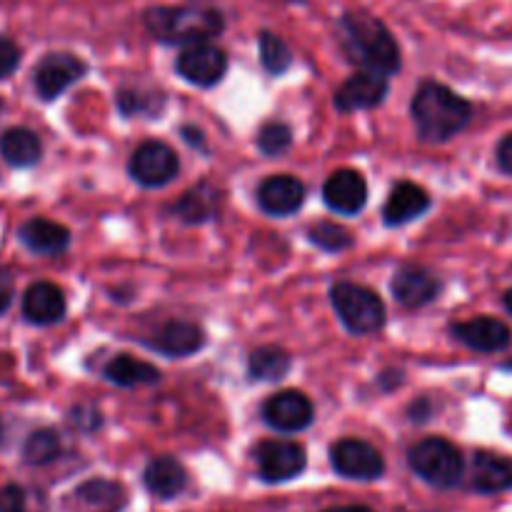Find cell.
Wrapping results in <instances>:
<instances>
[{
	"label": "cell",
	"instance_id": "6da1fadb",
	"mask_svg": "<svg viewBox=\"0 0 512 512\" xmlns=\"http://www.w3.org/2000/svg\"><path fill=\"white\" fill-rule=\"evenodd\" d=\"M338 35L345 55L370 73L393 75L400 70L398 43L373 15L345 13L338 23Z\"/></svg>",
	"mask_w": 512,
	"mask_h": 512
},
{
	"label": "cell",
	"instance_id": "7a4b0ae2",
	"mask_svg": "<svg viewBox=\"0 0 512 512\" xmlns=\"http://www.w3.org/2000/svg\"><path fill=\"white\" fill-rule=\"evenodd\" d=\"M473 108L445 85L423 83L413 98V120L418 135L428 143H445L470 123Z\"/></svg>",
	"mask_w": 512,
	"mask_h": 512
},
{
	"label": "cell",
	"instance_id": "3957f363",
	"mask_svg": "<svg viewBox=\"0 0 512 512\" xmlns=\"http://www.w3.org/2000/svg\"><path fill=\"white\" fill-rule=\"evenodd\" d=\"M145 28L155 40L165 45H200L223 30V15L215 8H195V5H178V8L145 10Z\"/></svg>",
	"mask_w": 512,
	"mask_h": 512
},
{
	"label": "cell",
	"instance_id": "277c9868",
	"mask_svg": "<svg viewBox=\"0 0 512 512\" xmlns=\"http://www.w3.org/2000/svg\"><path fill=\"white\" fill-rule=\"evenodd\" d=\"M330 300L345 328L355 335L378 333L385 323V305L378 293L355 283H338L330 290Z\"/></svg>",
	"mask_w": 512,
	"mask_h": 512
},
{
	"label": "cell",
	"instance_id": "5b68a950",
	"mask_svg": "<svg viewBox=\"0 0 512 512\" xmlns=\"http://www.w3.org/2000/svg\"><path fill=\"white\" fill-rule=\"evenodd\" d=\"M410 468L435 488H455L463 480V455L450 440L428 438L410 450Z\"/></svg>",
	"mask_w": 512,
	"mask_h": 512
},
{
	"label": "cell",
	"instance_id": "8992f818",
	"mask_svg": "<svg viewBox=\"0 0 512 512\" xmlns=\"http://www.w3.org/2000/svg\"><path fill=\"white\" fill-rule=\"evenodd\" d=\"M178 170V155H175V150L170 145L160 143V140H148L130 158V175L143 188L168 185L178 175Z\"/></svg>",
	"mask_w": 512,
	"mask_h": 512
},
{
	"label": "cell",
	"instance_id": "52a82bcc",
	"mask_svg": "<svg viewBox=\"0 0 512 512\" xmlns=\"http://www.w3.org/2000/svg\"><path fill=\"white\" fill-rule=\"evenodd\" d=\"M255 463L265 483H288L305 470V448L293 440H265L255 450Z\"/></svg>",
	"mask_w": 512,
	"mask_h": 512
},
{
	"label": "cell",
	"instance_id": "ba28073f",
	"mask_svg": "<svg viewBox=\"0 0 512 512\" xmlns=\"http://www.w3.org/2000/svg\"><path fill=\"white\" fill-rule=\"evenodd\" d=\"M335 473L350 480H375L385 473V460L370 443L358 438L340 440L330 448Z\"/></svg>",
	"mask_w": 512,
	"mask_h": 512
},
{
	"label": "cell",
	"instance_id": "9c48e42d",
	"mask_svg": "<svg viewBox=\"0 0 512 512\" xmlns=\"http://www.w3.org/2000/svg\"><path fill=\"white\" fill-rule=\"evenodd\" d=\"M313 403L300 390H280L270 395L263 405V418L270 428L280 433H298L313 423Z\"/></svg>",
	"mask_w": 512,
	"mask_h": 512
},
{
	"label": "cell",
	"instance_id": "30bf717a",
	"mask_svg": "<svg viewBox=\"0 0 512 512\" xmlns=\"http://www.w3.org/2000/svg\"><path fill=\"white\" fill-rule=\"evenodd\" d=\"M85 75V63L73 53H50L38 63L33 75L35 90L43 100H55L60 93Z\"/></svg>",
	"mask_w": 512,
	"mask_h": 512
},
{
	"label": "cell",
	"instance_id": "8fae6325",
	"mask_svg": "<svg viewBox=\"0 0 512 512\" xmlns=\"http://www.w3.org/2000/svg\"><path fill=\"white\" fill-rule=\"evenodd\" d=\"M175 68H178V73L188 83L200 85V88H210V85L223 80L225 70H228V55L210 43L190 45V48H185L178 55Z\"/></svg>",
	"mask_w": 512,
	"mask_h": 512
},
{
	"label": "cell",
	"instance_id": "7c38bea8",
	"mask_svg": "<svg viewBox=\"0 0 512 512\" xmlns=\"http://www.w3.org/2000/svg\"><path fill=\"white\" fill-rule=\"evenodd\" d=\"M385 95H388V78L380 73H370V70H360L338 88L335 108L343 110V113L370 110L383 103Z\"/></svg>",
	"mask_w": 512,
	"mask_h": 512
},
{
	"label": "cell",
	"instance_id": "4fadbf2b",
	"mask_svg": "<svg viewBox=\"0 0 512 512\" xmlns=\"http://www.w3.org/2000/svg\"><path fill=\"white\" fill-rule=\"evenodd\" d=\"M323 198L338 215H358L368 203V183L358 170H338L325 183Z\"/></svg>",
	"mask_w": 512,
	"mask_h": 512
},
{
	"label": "cell",
	"instance_id": "5bb4252c",
	"mask_svg": "<svg viewBox=\"0 0 512 512\" xmlns=\"http://www.w3.org/2000/svg\"><path fill=\"white\" fill-rule=\"evenodd\" d=\"M128 495L113 480H88L65 503V512H123Z\"/></svg>",
	"mask_w": 512,
	"mask_h": 512
},
{
	"label": "cell",
	"instance_id": "9a60e30c",
	"mask_svg": "<svg viewBox=\"0 0 512 512\" xmlns=\"http://www.w3.org/2000/svg\"><path fill=\"white\" fill-rule=\"evenodd\" d=\"M305 188L293 175H270L260 183L258 203L260 208L275 218H285L303 208Z\"/></svg>",
	"mask_w": 512,
	"mask_h": 512
},
{
	"label": "cell",
	"instance_id": "2e32d148",
	"mask_svg": "<svg viewBox=\"0 0 512 512\" xmlns=\"http://www.w3.org/2000/svg\"><path fill=\"white\" fill-rule=\"evenodd\" d=\"M453 335L478 353H500L510 343L508 325L498 318H488V315L453 325Z\"/></svg>",
	"mask_w": 512,
	"mask_h": 512
},
{
	"label": "cell",
	"instance_id": "e0dca14e",
	"mask_svg": "<svg viewBox=\"0 0 512 512\" xmlns=\"http://www.w3.org/2000/svg\"><path fill=\"white\" fill-rule=\"evenodd\" d=\"M393 293L405 308H423L438 298L440 280L430 270L418 268V265H405L395 273Z\"/></svg>",
	"mask_w": 512,
	"mask_h": 512
},
{
	"label": "cell",
	"instance_id": "ac0fdd59",
	"mask_svg": "<svg viewBox=\"0 0 512 512\" xmlns=\"http://www.w3.org/2000/svg\"><path fill=\"white\" fill-rule=\"evenodd\" d=\"M23 315L33 325H53L65 315L63 290L53 283H35L23 295Z\"/></svg>",
	"mask_w": 512,
	"mask_h": 512
},
{
	"label": "cell",
	"instance_id": "d6986e66",
	"mask_svg": "<svg viewBox=\"0 0 512 512\" xmlns=\"http://www.w3.org/2000/svg\"><path fill=\"white\" fill-rule=\"evenodd\" d=\"M430 195L415 183H398L385 200L383 218L388 225H405L428 213Z\"/></svg>",
	"mask_w": 512,
	"mask_h": 512
},
{
	"label": "cell",
	"instance_id": "ffe728a7",
	"mask_svg": "<svg viewBox=\"0 0 512 512\" xmlns=\"http://www.w3.org/2000/svg\"><path fill=\"white\" fill-rule=\"evenodd\" d=\"M20 243L35 255H60L70 245V233L65 225L45 218H33L20 225Z\"/></svg>",
	"mask_w": 512,
	"mask_h": 512
},
{
	"label": "cell",
	"instance_id": "44dd1931",
	"mask_svg": "<svg viewBox=\"0 0 512 512\" xmlns=\"http://www.w3.org/2000/svg\"><path fill=\"white\" fill-rule=\"evenodd\" d=\"M205 338L203 330L195 323L188 320H170L168 325L160 328V333L155 335L153 348L160 350L168 358H185V355H193L203 348Z\"/></svg>",
	"mask_w": 512,
	"mask_h": 512
},
{
	"label": "cell",
	"instance_id": "7402d4cb",
	"mask_svg": "<svg viewBox=\"0 0 512 512\" xmlns=\"http://www.w3.org/2000/svg\"><path fill=\"white\" fill-rule=\"evenodd\" d=\"M473 488L478 493L493 495L512 488V460L495 453H475L473 458Z\"/></svg>",
	"mask_w": 512,
	"mask_h": 512
},
{
	"label": "cell",
	"instance_id": "603a6c76",
	"mask_svg": "<svg viewBox=\"0 0 512 512\" xmlns=\"http://www.w3.org/2000/svg\"><path fill=\"white\" fill-rule=\"evenodd\" d=\"M145 488L160 500H170L175 495H180L188 485V473H185L183 465L175 458L165 455V458L150 460L148 468H145Z\"/></svg>",
	"mask_w": 512,
	"mask_h": 512
},
{
	"label": "cell",
	"instance_id": "cb8c5ba5",
	"mask_svg": "<svg viewBox=\"0 0 512 512\" xmlns=\"http://www.w3.org/2000/svg\"><path fill=\"white\" fill-rule=\"evenodd\" d=\"M218 190L213 188L210 183H200L195 188H190L188 193L180 198V203L175 205V215H178L183 223L198 225V223H208V220L215 218L218 213Z\"/></svg>",
	"mask_w": 512,
	"mask_h": 512
},
{
	"label": "cell",
	"instance_id": "d4e9b609",
	"mask_svg": "<svg viewBox=\"0 0 512 512\" xmlns=\"http://www.w3.org/2000/svg\"><path fill=\"white\" fill-rule=\"evenodd\" d=\"M0 153L15 168H30L43 155V145L40 138L28 128H10L5 130L0 138Z\"/></svg>",
	"mask_w": 512,
	"mask_h": 512
},
{
	"label": "cell",
	"instance_id": "484cf974",
	"mask_svg": "<svg viewBox=\"0 0 512 512\" xmlns=\"http://www.w3.org/2000/svg\"><path fill=\"white\" fill-rule=\"evenodd\" d=\"M103 375L110 383L120 388H133V385H153L160 380V370L150 363L135 360L133 355H115L103 368Z\"/></svg>",
	"mask_w": 512,
	"mask_h": 512
},
{
	"label": "cell",
	"instance_id": "4316f807",
	"mask_svg": "<svg viewBox=\"0 0 512 512\" xmlns=\"http://www.w3.org/2000/svg\"><path fill=\"white\" fill-rule=\"evenodd\" d=\"M290 355L283 348H275V345H265L258 348L250 355V378L255 380H283L290 370Z\"/></svg>",
	"mask_w": 512,
	"mask_h": 512
},
{
	"label": "cell",
	"instance_id": "83f0119b",
	"mask_svg": "<svg viewBox=\"0 0 512 512\" xmlns=\"http://www.w3.org/2000/svg\"><path fill=\"white\" fill-rule=\"evenodd\" d=\"M60 453V438L55 430L40 428L28 435L23 445V458L28 465H48L58 458Z\"/></svg>",
	"mask_w": 512,
	"mask_h": 512
},
{
	"label": "cell",
	"instance_id": "f1b7e54d",
	"mask_svg": "<svg viewBox=\"0 0 512 512\" xmlns=\"http://www.w3.org/2000/svg\"><path fill=\"white\" fill-rule=\"evenodd\" d=\"M258 43H260V60H263L268 73L280 75L290 68V63H293V53H290V48L285 45L283 38H278V35L270 33V30H263Z\"/></svg>",
	"mask_w": 512,
	"mask_h": 512
},
{
	"label": "cell",
	"instance_id": "f546056e",
	"mask_svg": "<svg viewBox=\"0 0 512 512\" xmlns=\"http://www.w3.org/2000/svg\"><path fill=\"white\" fill-rule=\"evenodd\" d=\"M310 240L328 253H340L353 245V235L340 228L338 223H318L315 228H310Z\"/></svg>",
	"mask_w": 512,
	"mask_h": 512
},
{
	"label": "cell",
	"instance_id": "4dcf8cb0",
	"mask_svg": "<svg viewBox=\"0 0 512 512\" xmlns=\"http://www.w3.org/2000/svg\"><path fill=\"white\" fill-rule=\"evenodd\" d=\"M293 143V130L285 123H268L258 133V148L265 155H283Z\"/></svg>",
	"mask_w": 512,
	"mask_h": 512
},
{
	"label": "cell",
	"instance_id": "1f68e13d",
	"mask_svg": "<svg viewBox=\"0 0 512 512\" xmlns=\"http://www.w3.org/2000/svg\"><path fill=\"white\" fill-rule=\"evenodd\" d=\"M18 63H20L18 45H15L10 38H5V35H0V80L13 75L15 68H18Z\"/></svg>",
	"mask_w": 512,
	"mask_h": 512
},
{
	"label": "cell",
	"instance_id": "d6a6232c",
	"mask_svg": "<svg viewBox=\"0 0 512 512\" xmlns=\"http://www.w3.org/2000/svg\"><path fill=\"white\" fill-rule=\"evenodd\" d=\"M0 512H28L23 488H18V485H3L0 488Z\"/></svg>",
	"mask_w": 512,
	"mask_h": 512
},
{
	"label": "cell",
	"instance_id": "836d02e7",
	"mask_svg": "<svg viewBox=\"0 0 512 512\" xmlns=\"http://www.w3.org/2000/svg\"><path fill=\"white\" fill-rule=\"evenodd\" d=\"M145 95L140 90H120L118 93V105L125 115H133V113H153V110L145 105Z\"/></svg>",
	"mask_w": 512,
	"mask_h": 512
},
{
	"label": "cell",
	"instance_id": "e575fe53",
	"mask_svg": "<svg viewBox=\"0 0 512 512\" xmlns=\"http://www.w3.org/2000/svg\"><path fill=\"white\" fill-rule=\"evenodd\" d=\"M498 165L503 173H508L512 178V133L505 135L498 145Z\"/></svg>",
	"mask_w": 512,
	"mask_h": 512
},
{
	"label": "cell",
	"instance_id": "d590c367",
	"mask_svg": "<svg viewBox=\"0 0 512 512\" xmlns=\"http://www.w3.org/2000/svg\"><path fill=\"white\" fill-rule=\"evenodd\" d=\"M10 300H13V278L5 268H0V315L8 310Z\"/></svg>",
	"mask_w": 512,
	"mask_h": 512
},
{
	"label": "cell",
	"instance_id": "8d00e7d4",
	"mask_svg": "<svg viewBox=\"0 0 512 512\" xmlns=\"http://www.w3.org/2000/svg\"><path fill=\"white\" fill-rule=\"evenodd\" d=\"M183 135H185V138H188L190 145H203V133H200V130L183 128Z\"/></svg>",
	"mask_w": 512,
	"mask_h": 512
},
{
	"label": "cell",
	"instance_id": "74e56055",
	"mask_svg": "<svg viewBox=\"0 0 512 512\" xmlns=\"http://www.w3.org/2000/svg\"><path fill=\"white\" fill-rule=\"evenodd\" d=\"M325 512H373V510L365 508V505H345V508H330Z\"/></svg>",
	"mask_w": 512,
	"mask_h": 512
},
{
	"label": "cell",
	"instance_id": "f35d334b",
	"mask_svg": "<svg viewBox=\"0 0 512 512\" xmlns=\"http://www.w3.org/2000/svg\"><path fill=\"white\" fill-rule=\"evenodd\" d=\"M505 308H508L510 313H512V290H508V293H505Z\"/></svg>",
	"mask_w": 512,
	"mask_h": 512
},
{
	"label": "cell",
	"instance_id": "ab89813d",
	"mask_svg": "<svg viewBox=\"0 0 512 512\" xmlns=\"http://www.w3.org/2000/svg\"><path fill=\"white\" fill-rule=\"evenodd\" d=\"M505 370H512V360H510V363H505Z\"/></svg>",
	"mask_w": 512,
	"mask_h": 512
},
{
	"label": "cell",
	"instance_id": "60d3db41",
	"mask_svg": "<svg viewBox=\"0 0 512 512\" xmlns=\"http://www.w3.org/2000/svg\"><path fill=\"white\" fill-rule=\"evenodd\" d=\"M0 110H3V103H0Z\"/></svg>",
	"mask_w": 512,
	"mask_h": 512
},
{
	"label": "cell",
	"instance_id": "b9f144b4",
	"mask_svg": "<svg viewBox=\"0 0 512 512\" xmlns=\"http://www.w3.org/2000/svg\"><path fill=\"white\" fill-rule=\"evenodd\" d=\"M290 3H295V0H290Z\"/></svg>",
	"mask_w": 512,
	"mask_h": 512
}]
</instances>
